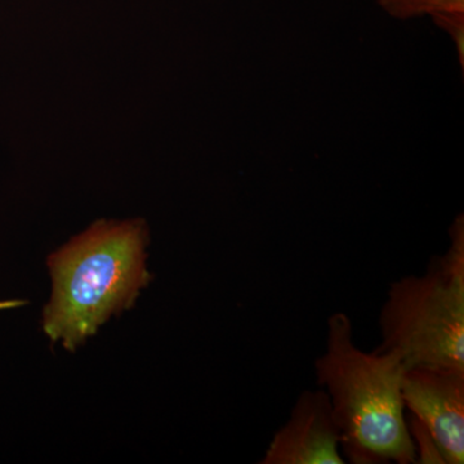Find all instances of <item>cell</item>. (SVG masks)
Returning a JSON list of instances; mask_svg holds the SVG:
<instances>
[{
    "label": "cell",
    "instance_id": "obj_1",
    "mask_svg": "<svg viewBox=\"0 0 464 464\" xmlns=\"http://www.w3.org/2000/svg\"><path fill=\"white\" fill-rule=\"evenodd\" d=\"M405 365L395 351L365 353L344 313L329 316L317 386L331 401L341 453L353 464L418 463L402 400Z\"/></svg>",
    "mask_w": 464,
    "mask_h": 464
},
{
    "label": "cell",
    "instance_id": "obj_2",
    "mask_svg": "<svg viewBox=\"0 0 464 464\" xmlns=\"http://www.w3.org/2000/svg\"><path fill=\"white\" fill-rule=\"evenodd\" d=\"M143 219L97 221L48 257L52 295L43 329L74 353L110 317L136 304L151 276Z\"/></svg>",
    "mask_w": 464,
    "mask_h": 464
},
{
    "label": "cell",
    "instance_id": "obj_3",
    "mask_svg": "<svg viewBox=\"0 0 464 464\" xmlns=\"http://www.w3.org/2000/svg\"><path fill=\"white\" fill-rule=\"evenodd\" d=\"M450 246L422 275L392 283L382 306L378 351H395L405 369H464V217Z\"/></svg>",
    "mask_w": 464,
    "mask_h": 464
},
{
    "label": "cell",
    "instance_id": "obj_4",
    "mask_svg": "<svg viewBox=\"0 0 464 464\" xmlns=\"http://www.w3.org/2000/svg\"><path fill=\"white\" fill-rule=\"evenodd\" d=\"M402 400L431 436L442 463L463 464L464 369H406Z\"/></svg>",
    "mask_w": 464,
    "mask_h": 464
},
{
    "label": "cell",
    "instance_id": "obj_5",
    "mask_svg": "<svg viewBox=\"0 0 464 464\" xmlns=\"http://www.w3.org/2000/svg\"><path fill=\"white\" fill-rule=\"evenodd\" d=\"M340 439L325 391H304L261 464H344Z\"/></svg>",
    "mask_w": 464,
    "mask_h": 464
},
{
    "label": "cell",
    "instance_id": "obj_6",
    "mask_svg": "<svg viewBox=\"0 0 464 464\" xmlns=\"http://www.w3.org/2000/svg\"><path fill=\"white\" fill-rule=\"evenodd\" d=\"M377 3L391 17L402 21L444 12H464V0H377Z\"/></svg>",
    "mask_w": 464,
    "mask_h": 464
},
{
    "label": "cell",
    "instance_id": "obj_7",
    "mask_svg": "<svg viewBox=\"0 0 464 464\" xmlns=\"http://www.w3.org/2000/svg\"><path fill=\"white\" fill-rule=\"evenodd\" d=\"M431 17L433 24L453 39L458 61H459L460 69L464 72V12H444V14H432Z\"/></svg>",
    "mask_w": 464,
    "mask_h": 464
}]
</instances>
